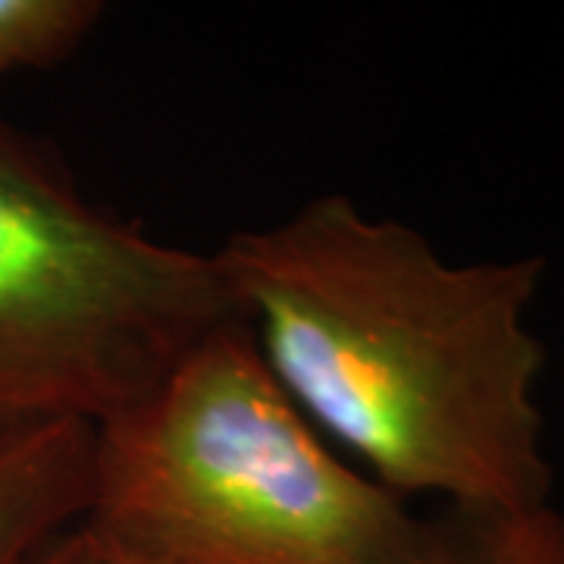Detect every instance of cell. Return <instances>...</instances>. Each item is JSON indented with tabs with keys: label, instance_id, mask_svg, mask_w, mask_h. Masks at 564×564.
I'll return each instance as SVG.
<instances>
[{
	"label": "cell",
	"instance_id": "1",
	"mask_svg": "<svg viewBox=\"0 0 564 564\" xmlns=\"http://www.w3.org/2000/svg\"><path fill=\"white\" fill-rule=\"evenodd\" d=\"M214 261L285 395L377 484L467 511L549 505L545 345L527 323L545 258L452 263L414 226L321 195Z\"/></svg>",
	"mask_w": 564,
	"mask_h": 564
},
{
	"label": "cell",
	"instance_id": "2",
	"mask_svg": "<svg viewBox=\"0 0 564 564\" xmlns=\"http://www.w3.org/2000/svg\"><path fill=\"white\" fill-rule=\"evenodd\" d=\"M82 524L144 564H417L433 533L333 455L245 321L95 426Z\"/></svg>",
	"mask_w": 564,
	"mask_h": 564
},
{
	"label": "cell",
	"instance_id": "3",
	"mask_svg": "<svg viewBox=\"0 0 564 564\" xmlns=\"http://www.w3.org/2000/svg\"><path fill=\"white\" fill-rule=\"evenodd\" d=\"M242 321L214 254L158 242L0 113V448L117 417Z\"/></svg>",
	"mask_w": 564,
	"mask_h": 564
},
{
	"label": "cell",
	"instance_id": "4",
	"mask_svg": "<svg viewBox=\"0 0 564 564\" xmlns=\"http://www.w3.org/2000/svg\"><path fill=\"white\" fill-rule=\"evenodd\" d=\"M91 423H57L0 448V564H25L79 524L91 499Z\"/></svg>",
	"mask_w": 564,
	"mask_h": 564
},
{
	"label": "cell",
	"instance_id": "5",
	"mask_svg": "<svg viewBox=\"0 0 564 564\" xmlns=\"http://www.w3.org/2000/svg\"><path fill=\"white\" fill-rule=\"evenodd\" d=\"M417 564H564V511L445 508Z\"/></svg>",
	"mask_w": 564,
	"mask_h": 564
},
{
	"label": "cell",
	"instance_id": "6",
	"mask_svg": "<svg viewBox=\"0 0 564 564\" xmlns=\"http://www.w3.org/2000/svg\"><path fill=\"white\" fill-rule=\"evenodd\" d=\"M101 20L98 0H0V79L61 66Z\"/></svg>",
	"mask_w": 564,
	"mask_h": 564
},
{
	"label": "cell",
	"instance_id": "7",
	"mask_svg": "<svg viewBox=\"0 0 564 564\" xmlns=\"http://www.w3.org/2000/svg\"><path fill=\"white\" fill-rule=\"evenodd\" d=\"M25 564H144L88 524H73L41 545Z\"/></svg>",
	"mask_w": 564,
	"mask_h": 564
}]
</instances>
